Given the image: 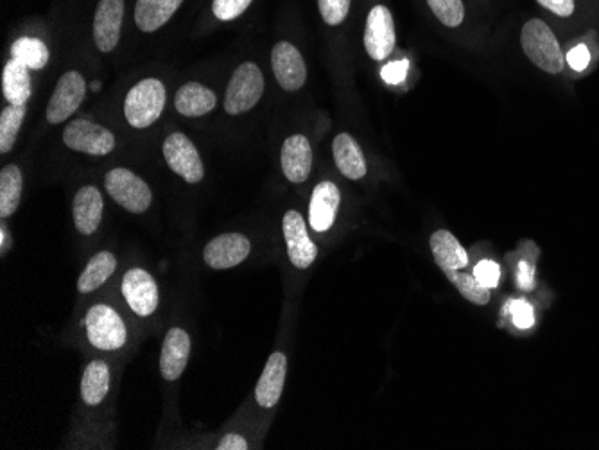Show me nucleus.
I'll return each instance as SVG.
<instances>
[{"label":"nucleus","instance_id":"obj_1","mask_svg":"<svg viewBox=\"0 0 599 450\" xmlns=\"http://www.w3.org/2000/svg\"><path fill=\"white\" fill-rule=\"evenodd\" d=\"M521 45L524 54L547 74H560L564 70V52L555 33L546 22L533 18L522 27Z\"/></svg>","mask_w":599,"mask_h":450},{"label":"nucleus","instance_id":"obj_2","mask_svg":"<svg viewBox=\"0 0 599 450\" xmlns=\"http://www.w3.org/2000/svg\"><path fill=\"white\" fill-rule=\"evenodd\" d=\"M165 87L160 79H142L131 88L124 101V117L133 128H149L160 119L165 108Z\"/></svg>","mask_w":599,"mask_h":450},{"label":"nucleus","instance_id":"obj_3","mask_svg":"<svg viewBox=\"0 0 599 450\" xmlns=\"http://www.w3.org/2000/svg\"><path fill=\"white\" fill-rule=\"evenodd\" d=\"M262 94H264L262 70L253 61H244L235 69L226 87V113L241 115L250 112L261 101Z\"/></svg>","mask_w":599,"mask_h":450},{"label":"nucleus","instance_id":"obj_4","mask_svg":"<svg viewBox=\"0 0 599 450\" xmlns=\"http://www.w3.org/2000/svg\"><path fill=\"white\" fill-rule=\"evenodd\" d=\"M88 341L92 347L113 352L126 345L128 341V330L122 321L119 312L112 309L110 305L97 303L90 307L85 318Z\"/></svg>","mask_w":599,"mask_h":450},{"label":"nucleus","instance_id":"obj_5","mask_svg":"<svg viewBox=\"0 0 599 450\" xmlns=\"http://www.w3.org/2000/svg\"><path fill=\"white\" fill-rule=\"evenodd\" d=\"M105 187L115 203L131 214H144L153 201V192L148 183L130 169L117 167L106 174Z\"/></svg>","mask_w":599,"mask_h":450},{"label":"nucleus","instance_id":"obj_6","mask_svg":"<svg viewBox=\"0 0 599 450\" xmlns=\"http://www.w3.org/2000/svg\"><path fill=\"white\" fill-rule=\"evenodd\" d=\"M67 148L90 156H106L115 149V135L96 122L76 119L63 131Z\"/></svg>","mask_w":599,"mask_h":450},{"label":"nucleus","instance_id":"obj_7","mask_svg":"<svg viewBox=\"0 0 599 450\" xmlns=\"http://www.w3.org/2000/svg\"><path fill=\"white\" fill-rule=\"evenodd\" d=\"M164 158L174 174L182 176L187 183H200L205 176V167L200 153L191 139L183 133H171L164 142Z\"/></svg>","mask_w":599,"mask_h":450},{"label":"nucleus","instance_id":"obj_8","mask_svg":"<svg viewBox=\"0 0 599 450\" xmlns=\"http://www.w3.org/2000/svg\"><path fill=\"white\" fill-rule=\"evenodd\" d=\"M87 96V83L83 76L70 70L61 76L56 83L53 96L47 104V121L51 124H61L72 117Z\"/></svg>","mask_w":599,"mask_h":450},{"label":"nucleus","instance_id":"obj_9","mask_svg":"<svg viewBox=\"0 0 599 450\" xmlns=\"http://www.w3.org/2000/svg\"><path fill=\"white\" fill-rule=\"evenodd\" d=\"M282 232L286 237L287 255L291 264L298 269L311 268L318 257V248L309 237L302 214L296 210L286 212V216L282 219Z\"/></svg>","mask_w":599,"mask_h":450},{"label":"nucleus","instance_id":"obj_10","mask_svg":"<svg viewBox=\"0 0 599 450\" xmlns=\"http://www.w3.org/2000/svg\"><path fill=\"white\" fill-rule=\"evenodd\" d=\"M122 295L131 311L140 318H148L158 307V287L153 275L146 269L133 268L122 277Z\"/></svg>","mask_w":599,"mask_h":450},{"label":"nucleus","instance_id":"obj_11","mask_svg":"<svg viewBox=\"0 0 599 450\" xmlns=\"http://www.w3.org/2000/svg\"><path fill=\"white\" fill-rule=\"evenodd\" d=\"M395 24L390 9L375 6L366 18L365 49L375 61L386 60L395 49Z\"/></svg>","mask_w":599,"mask_h":450},{"label":"nucleus","instance_id":"obj_12","mask_svg":"<svg viewBox=\"0 0 599 450\" xmlns=\"http://www.w3.org/2000/svg\"><path fill=\"white\" fill-rule=\"evenodd\" d=\"M252 253V243L243 234H223L214 237L203 250V260L212 269L239 266Z\"/></svg>","mask_w":599,"mask_h":450},{"label":"nucleus","instance_id":"obj_13","mask_svg":"<svg viewBox=\"0 0 599 450\" xmlns=\"http://www.w3.org/2000/svg\"><path fill=\"white\" fill-rule=\"evenodd\" d=\"M271 65L278 85L287 92H296L304 87L307 79V67L304 58L295 45L278 42L271 52Z\"/></svg>","mask_w":599,"mask_h":450},{"label":"nucleus","instance_id":"obj_14","mask_svg":"<svg viewBox=\"0 0 599 450\" xmlns=\"http://www.w3.org/2000/svg\"><path fill=\"white\" fill-rule=\"evenodd\" d=\"M124 0H99L94 17V42L101 52H112L121 38Z\"/></svg>","mask_w":599,"mask_h":450},{"label":"nucleus","instance_id":"obj_15","mask_svg":"<svg viewBox=\"0 0 599 450\" xmlns=\"http://www.w3.org/2000/svg\"><path fill=\"white\" fill-rule=\"evenodd\" d=\"M191 357V338L185 330L173 327L165 334L160 354V373L165 381H178Z\"/></svg>","mask_w":599,"mask_h":450},{"label":"nucleus","instance_id":"obj_16","mask_svg":"<svg viewBox=\"0 0 599 450\" xmlns=\"http://www.w3.org/2000/svg\"><path fill=\"white\" fill-rule=\"evenodd\" d=\"M282 171L291 183H304L313 169V148L304 135H291L282 146Z\"/></svg>","mask_w":599,"mask_h":450},{"label":"nucleus","instance_id":"obj_17","mask_svg":"<svg viewBox=\"0 0 599 450\" xmlns=\"http://www.w3.org/2000/svg\"><path fill=\"white\" fill-rule=\"evenodd\" d=\"M339 203L341 194L336 183L322 182L314 187L309 205V223L314 232H327L332 228L338 216Z\"/></svg>","mask_w":599,"mask_h":450},{"label":"nucleus","instance_id":"obj_18","mask_svg":"<svg viewBox=\"0 0 599 450\" xmlns=\"http://www.w3.org/2000/svg\"><path fill=\"white\" fill-rule=\"evenodd\" d=\"M286 373V355L282 352L271 354L268 363L264 366L261 379L257 382V388H255V399L259 406L264 409L277 406L278 400L282 397V391H284V384H286Z\"/></svg>","mask_w":599,"mask_h":450},{"label":"nucleus","instance_id":"obj_19","mask_svg":"<svg viewBox=\"0 0 599 450\" xmlns=\"http://www.w3.org/2000/svg\"><path fill=\"white\" fill-rule=\"evenodd\" d=\"M103 210H105V201L103 194L99 192L94 185H87L79 189L74 205H72V214H74V225L79 234L92 235L97 232L103 219Z\"/></svg>","mask_w":599,"mask_h":450},{"label":"nucleus","instance_id":"obj_20","mask_svg":"<svg viewBox=\"0 0 599 450\" xmlns=\"http://www.w3.org/2000/svg\"><path fill=\"white\" fill-rule=\"evenodd\" d=\"M429 246L443 271H460L469 266V253L449 230H438L431 235Z\"/></svg>","mask_w":599,"mask_h":450},{"label":"nucleus","instance_id":"obj_21","mask_svg":"<svg viewBox=\"0 0 599 450\" xmlns=\"http://www.w3.org/2000/svg\"><path fill=\"white\" fill-rule=\"evenodd\" d=\"M216 104H218L216 94L196 81L183 85L174 96V106L183 117H203L212 112Z\"/></svg>","mask_w":599,"mask_h":450},{"label":"nucleus","instance_id":"obj_22","mask_svg":"<svg viewBox=\"0 0 599 450\" xmlns=\"http://www.w3.org/2000/svg\"><path fill=\"white\" fill-rule=\"evenodd\" d=\"M332 153H334V160H336L339 171L343 176H347L348 180L365 178L366 171H368L365 155L354 137H350L348 133H339L332 142Z\"/></svg>","mask_w":599,"mask_h":450},{"label":"nucleus","instance_id":"obj_23","mask_svg":"<svg viewBox=\"0 0 599 450\" xmlns=\"http://www.w3.org/2000/svg\"><path fill=\"white\" fill-rule=\"evenodd\" d=\"M183 0H137L135 24L144 33H155L165 26Z\"/></svg>","mask_w":599,"mask_h":450},{"label":"nucleus","instance_id":"obj_24","mask_svg":"<svg viewBox=\"0 0 599 450\" xmlns=\"http://www.w3.org/2000/svg\"><path fill=\"white\" fill-rule=\"evenodd\" d=\"M29 67L22 61L9 60L2 72V92L8 103L26 104L31 97V76Z\"/></svg>","mask_w":599,"mask_h":450},{"label":"nucleus","instance_id":"obj_25","mask_svg":"<svg viewBox=\"0 0 599 450\" xmlns=\"http://www.w3.org/2000/svg\"><path fill=\"white\" fill-rule=\"evenodd\" d=\"M117 269V259L112 251H99L92 259L88 260L87 268L79 275L78 291L81 295H88L103 286L108 278L112 277Z\"/></svg>","mask_w":599,"mask_h":450},{"label":"nucleus","instance_id":"obj_26","mask_svg":"<svg viewBox=\"0 0 599 450\" xmlns=\"http://www.w3.org/2000/svg\"><path fill=\"white\" fill-rule=\"evenodd\" d=\"M110 391V368L105 361H92L81 379V399L87 406H97Z\"/></svg>","mask_w":599,"mask_h":450},{"label":"nucleus","instance_id":"obj_27","mask_svg":"<svg viewBox=\"0 0 599 450\" xmlns=\"http://www.w3.org/2000/svg\"><path fill=\"white\" fill-rule=\"evenodd\" d=\"M24 189V176L17 165H6L0 173V216L11 217L17 212Z\"/></svg>","mask_w":599,"mask_h":450},{"label":"nucleus","instance_id":"obj_28","mask_svg":"<svg viewBox=\"0 0 599 450\" xmlns=\"http://www.w3.org/2000/svg\"><path fill=\"white\" fill-rule=\"evenodd\" d=\"M13 60L22 61L31 70H42L49 63V49L38 38H18L11 47Z\"/></svg>","mask_w":599,"mask_h":450},{"label":"nucleus","instance_id":"obj_29","mask_svg":"<svg viewBox=\"0 0 599 450\" xmlns=\"http://www.w3.org/2000/svg\"><path fill=\"white\" fill-rule=\"evenodd\" d=\"M26 119V104H9L0 113V153H9L17 142L18 131Z\"/></svg>","mask_w":599,"mask_h":450},{"label":"nucleus","instance_id":"obj_30","mask_svg":"<svg viewBox=\"0 0 599 450\" xmlns=\"http://www.w3.org/2000/svg\"><path fill=\"white\" fill-rule=\"evenodd\" d=\"M445 275L465 300L476 305H487L490 302V289L483 286L474 275H467L461 271H445Z\"/></svg>","mask_w":599,"mask_h":450},{"label":"nucleus","instance_id":"obj_31","mask_svg":"<svg viewBox=\"0 0 599 450\" xmlns=\"http://www.w3.org/2000/svg\"><path fill=\"white\" fill-rule=\"evenodd\" d=\"M427 4L443 26H461V22L465 18V8H463L461 0H427Z\"/></svg>","mask_w":599,"mask_h":450},{"label":"nucleus","instance_id":"obj_32","mask_svg":"<svg viewBox=\"0 0 599 450\" xmlns=\"http://www.w3.org/2000/svg\"><path fill=\"white\" fill-rule=\"evenodd\" d=\"M350 4H352V0H318L322 18L329 26H339L341 22H345L348 11H350Z\"/></svg>","mask_w":599,"mask_h":450},{"label":"nucleus","instance_id":"obj_33","mask_svg":"<svg viewBox=\"0 0 599 450\" xmlns=\"http://www.w3.org/2000/svg\"><path fill=\"white\" fill-rule=\"evenodd\" d=\"M253 0H214L212 11L219 20H234L241 17L246 9L250 8Z\"/></svg>","mask_w":599,"mask_h":450},{"label":"nucleus","instance_id":"obj_34","mask_svg":"<svg viewBox=\"0 0 599 450\" xmlns=\"http://www.w3.org/2000/svg\"><path fill=\"white\" fill-rule=\"evenodd\" d=\"M474 277L488 289H494L499 286L501 280V268L494 260H481L478 266L474 268Z\"/></svg>","mask_w":599,"mask_h":450},{"label":"nucleus","instance_id":"obj_35","mask_svg":"<svg viewBox=\"0 0 599 450\" xmlns=\"http://www.w3.org/2000/svg\"><path fill=\"white\" fill-rule=\"evenodd\" d=\"M508 311L512 314V320L513 323H515V327H519V329L522 330L531 329V327H533V323H535V314H533L530 303L526 302V300H515V302H510Z\"/></svg>","mask_w":599,"mask_h":450},{"label":"nucleus","instance_id":"obj_36","mask_svg":"<svg viewBox=\"0 0 599 450\" xmlns=\"http://www.w3.org/2000/svg\"><path fill=\"white\" fill-rule=\"evenodd\" d=\"M409 61H391L381 70V76L388 85H399L408 76Z\"/></svg>","mask_w":599,"mask_h":450},{"label":"nucleus","instance_id":"obj_37","mask_svg":"<svg viewBox=\"0 0 599 450\" xmlns=\"http://www.w3.org/2000/svg\"><path fill=\"white\" fill-rule=\"evenodd\" d=\"M565 60L569 61L571 69L576 70V72H582V70L589 67L591 52L587 49V45H576L574 49L567 52V58H565Z\"/></svg>","mask_w":599,"mask_h":450},{"label":"nucleus","instance_id":"obj_38","mask_svg":"<svg viewBox=\"0 0 599 450\" xmlns=\"http://www.w3.org/2000/svg\"><path fill=\"white\" fill-rule=\"evenodd\" d=\"M542 8L549 9L558 17H571L574 13V0H537Z\"/></svg>","mask_w":599,"mask_h":450},{"label":"nucleus","instance_id":"obj_39","mask_svg":"<svg viewBox=\"0 0 599 450\" xmlns=\"http://www.w3.org/2000/svg\"><path fill=\"white\" fill-rule=\"evenodd\" d=\"M517 282L524 291H531L533 284H535V268H533V262L528 264V260H522L519 264V275H517Z\"/></svg>","mask_w":599,"mask_h":450},{"label":"nucleus","instance_id":"obj_40","mask_svg":"<svg viewBox=\"0 0 599 450\" xmlns=\"http://www.w3.org/2000/svg\"><path fill=\"white\" fill-rule=\"evenodd\" d=\"M248 442L244 440L241 434H226L225 438L219 442L218 450H246Z\"/></svg>","mask_w":599,"mask_h":450},{"label":"nucleus","instance_id":"obj_41","mask_svg":"<svg viewBox=\"0 0 599 450\" xmlns=\"http://www.w3.org/2000/svg\"><path fill=\"white\" fill-rule=\"evenodd\" d=\"M8 248H9L8 228H6V225H4V223H2V226H0V253H2V255H4V253H6V251H8Z\"/></svg>","mask_w":599,"mask_h":450}]
</instances>
